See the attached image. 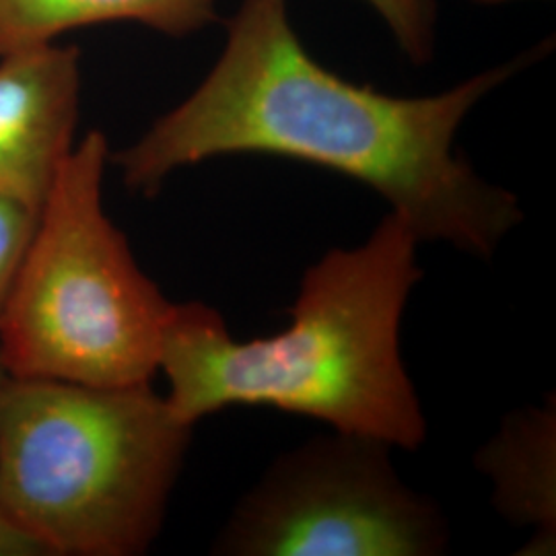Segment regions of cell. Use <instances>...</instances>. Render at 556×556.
<instances>
[{
  "mask_svg": "<svg viewBox=\"0 0 556 556\" xmlns=\"http://www.w3.org/2000/svg\"><path fill=\"white\" fill-rule=\"evenodd\" d=\"M519 62L429 98H394L309 56L289 0H243L225 50L178 108L116 155L124 184L153 197L181 167L223 155H277L374 188L418 241L491 258L523 219L516 197L480 178L454 149L457 128Z\"/></svg>",
  "mask_w": 556,
  "mask_h": 556,
  "instance_id": "6da1fadb",
  "label": "cell"
},
{
  "mask_svg": "<svg viewBox=\"0 0 556 556\" xmlns=\"http://www.w3.org/2000/svg\"><path fill=\"white\" fill-rule=\"evenodd\" d=\"M417 243L390 213L365 243L330 250L305 270L291 324L275 337L239 342L217 309L174 303L157 357L172 415L194 427L229 406H270L415 452L427 425L400 326L422 278Z\"/></svg>",
  "mask_w": 556,
  "mask_h": 556,
  "instance_id": "7a4b0ae2",
  "label": "cell"
},
{
  "mask_svg": "<svg viewBox=\"0 0 556 556\" xmlns=\"http://www.w3.org/2000/svg\"><path fill=\"white\" fill-rule=\"evenodd\" d=\"M192 429L151 381L7 378L0 507L50 556H137L157 538Z\"/></svg>",
  "mask_w": 556,
  "mask_h": 556,
  "instance_id": "3957f363",
  "label": "cell"
},
{
  "mask_svg": "<svg viewBox=\"0 0 556 556\" xmlns=\"http://www.w3.org/2000/svg\"><path fill=\"white\" fill-rule=\"evenodd\" d=\"M108 139L91 130L60 165L0 314L11 378L132 386L157 374L172 301L103 208Z\"/></svg>",
  "mask_w": 556,
  "mask_h": 556,
  "instance_id": "277c9868",
  "label": "cell"
},
{
  "mask_svg": "<svg viewBox=\"0 0 556 556\" xmlns=\"http://www.w3.org/2000/svg\"><path fill=\"white\" fill-rule=\"evenodd\" d=\"M392 445L340 433L287 452L223 528L215 555L433 556L447 526L394 470Z\"/></svg>",
  "mask_w": 556,
  "mask_h": 556,
  "instance_id": "5b68a950",
  "label": "cell"
},
{
  "mask_svg": "<svg viewBox=\"0 0 556 556\" xmlns=\"http://www.w3.org/2000/svg\"><path fill=\"white\" fill-rule=\"evenodd\" d=\"M79 60L56 41L0 56V194L36 213L75 147Z\"/></svg>",
  "mask_w": 556,
  "mask_h": 556,
  "instance_id": "8992f818",
  "label": "cell"
},
{
  "mask_svg": "<svg viewBox=\"0 0 556 556\" xmlns=\"http://www.w3.org/2000/svg\"><path fill=\"white\" fill-rule=\"evenodd\" d=\"M555 402L505 420L480 454L478 468L493 478L498 511L538 528L530 548L555 546Z\"/></svg>",
  "mask_w": 556,
  "mask_h": 556,
  "instance_id": "52a82bcc",
  "label": "cell"
},
{
  "mask_svg": "<svg viewBox=\"0 0 556 556\" xmlns=\"http://www.w3.org/2000/svg\"><path fill=\"white\" fill-rule=\"evenodd\" d=\"M215 7L217 0H0V56L116 21L188 36L215 20Z\"/></svg>",
  "mask_w": 556,
  "mask_h": 556,
  "instance_id": "ba28073f",
  "label": "cell"
},
{
  "mask_svg": "<svg viewBox=\"0 0 556 556\" xmlns=\"http://www.w3.org/2000/svg\"><path fill=\"white\" fill-rule=\"evenodd\" d=\"M388 23L400 48L415 60L429 59L435 38V0H367Z\"/></svg>",
  "mask_w": 556,
  "mask_h": 556,
  "instance_id": "9c48e42d",
  "label": "cell"
},
{
  "mask_svg": "<svg viewBox=\"0 0 556 556\" xmlns=\"http://www.w3.org/2000/svg\"><path fill=\"white\" fill-rule=\"evenodd\" d=\"M38 213L0 194V314L11 293L23 252L34 233Z\"/></svg>",
  "mask_w": 556,
  "mask_h": 556,
  "instance_id": "30bf717a",
  "label": "cell"
},
{
  "mask_svg": "<svg viewBox=\"0 0 556 556\" xmlns=\"http://www.w3.org/2000/svg\"><path fill=\"white\" fill-rule=\"evenodd\" d=\"M0 556H50L38 538L0 507Z\"/></svg>",
  "mask_w": 556,
  "mask_h": 556,
  "instance_id": "8fae6325",
  "label": "cell"
},
{
  "mask_svg": "<svg viewBox=\"0 0 556 556\" xmlns=\"http://www.w3.org/2000/svg\"><path fill=\"white\" fill-rule=\"evenodd\" d=\"M7 371H4V367H2V363H0V392H2V386H4V381H7Z\"/></svg>",
  "mask_w": 556,
  "mask_h": 556,
  "instance_id": "7c38bea8",
  "label": "cell"
},
{
  "mask_svg": "<svg viewBox=\"0 0 556 556\" xmlns=\"http://www.w3.org/2000/svg\"><path fill=\"white\" fill-rule=\"evenodd\" d=\"M477 2H484V4H495V2H509V0H477Z\"/></svg>",
  "mask_w": 556,
  "mask_h": 556,
  "instance_id": "4fadbf2b",
  "label": "cell"
}]
</instances>
